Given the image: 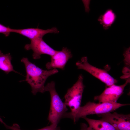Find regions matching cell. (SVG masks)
<instances>
[{"mask_svg":"<svg viewBox=\"0 0 130 130\" xmlns=\"http://www.w3.org/2000/svg\"><path fill=\"white\" fill-rule=\"evenodd\" d=\"M21 62L24 64L26 73V81L30 85L32 92L35 95L38 92H45L44 84L48 78L58 72L56 69L45 70L30 62L26 58H23Z\"/></svg>","mask_w":130,"mask_h":130,"instance_id":"1","label":"cell"},{"mask_svg":"<svg viewBox=\"0 0 130 130\" xmlns=\"http://www.w3.org/2000/svg\"><path fill=\"white\" fill-rule=\"evenodd\" d=\"M129 104H122L117 102H103L96 103L89 102L84 106H80L75 113L66 112L63 118H68L75 123L81 118L90 115L104 114L111 112L122 106L129 105Z\"/></svg>","mask_w":130,"mask_h":130,"instance_id":"2","label":"cell"},{"mask_svg":"<svg viewBox=\"0 0 130 130\" xmlns=\"http://www.w3.org/2000/svg\"><path fill=\"white\" fill-rule=\"evenodd\" d=\"M49 91L51 96V105L48 120L51 124L57 125L60 120L68 110L66 106L62 101L55 88V83L52 81L45 86V92Z\"/></svg>","mask_w":130,"mask_h":130,"instance_id":"3","label":"cell"},{"mask_svg":"<svg viewBox=\"0 0 130 130\" xmlns=\"http://www.w3.org/2000/svg\"><path fill=\"white\" fill-rule=\"evenodd\" d=\"M83 75H79L77 82L71 88H69L64 97V102L66 106L69 107L70 112H76L80 106L83 93L85 87L83 83Z\"/></svg>","mask_w":130,"mask_h":130,"instance_id":"4","label":"cell"},{"mask_svg":"<svg viewBox=\"0 0 130 130\" xmlns=\"http://www.w3.org/2000/svg\"><path fill=\"white\" fill-rule=\"evenodd\" d=\"M76 65L78 69L87 71L108 86L115 84L117 82V80L110 75L106 71L98 68L90 64L88 62L86 57H82L80 60L76 63Z\"/></svg>","mask_w":130,"mask_h":130,"instance_id":"5","label":"cell"},{"mask_svg":"<svg viewBox=\"0 0 130 130\" xmlns=\"http://www.w3.org/2000/svg\"><path fill=\"white\" fill-rule=\"evenodd\" d=\"M100 119L112 125L116 130H130V115L118 114L116 112L98 115Z\"/></svg>","mask_w":130,"mask_h":130,"instance_id":"6","label":"cell"},{"mask_svg":"<svg viewBox=\"0 0 130 130\" xmlns=\"http://www.w3.org/2000/svg\"><path fill=\"white\" fill-rule=\"evenodd\" d=\"M128 78L123 84L119 85L113 84L108 86L100 95L94 97V100L99 103L109 102L115 103L123 93L126 86L129 83Z\"/></svg>","mask_w":130,"mask_h":130,"instance_id":"7","label":"cell"},{"mask_svg":"<svg viewBox=\"0 0 130 130\" xmlns=\"http://www.w3.org/2000/svg\"><path fill=\"white\" fill-rule=\"evenodd\" d=\"M31 41L30 44H26L25 49L28 50H32L33 52L32 56L35 59H39L41 55L45 54L52 56L57 51L54 50L48 45L43 39V38L36 39Z\"/></svg>","mask_w":130,"mask_h":130,"instance_id":"8","label":"cell"},{"mask_svg":"<svg viewBox=\"0 0 130 130\" xmlns=\"http://www.w3.org/2000/svg\"><path fill=\"white\" fill-rule=\"evenodd\" d=\"M72 57L71 51L66 47H63L60 51H57L51 57V61L46 65L49 70L59 68L64 70L65 66L69 59Z\"/></svg>","mask_w":130,"mask_h":130,"instance_id":"9","label":"cell"},{"mask_svg":"<svg viewBox=\"0 0 130 130\" xmlns=\"http://www.w3.org/2000/svg\"><path fill=\"white\" fill-rule=\"evenodd\" d=\"M12 32L18 33L27 37L31 40L43 38L45 34L49 33H58L59 32L57 28L53 27L51 29L43 30L36 28H30L22 29H13Z\"/></svg>","mask_w":130,"mask_h":130,"instance_id":"10","label":"cell"},{"mask_svg":"<svg viewBox=\"0 0 130 130\" xmlns=\"http://www.w3.org/2000/svg\"><path fill=\"white\" fill-rule=\"evenodd\" d=\"M89 125L91 130H116L111 124L101 119L96 120L89 118L86 116L82 118Z\"/></svg>","mask_w":130,"mask_h":130,"instance_id":"11","label":"cell"},{"mask_svg":"<svg viewBox=\"0 0 130 130\" xmlns=\"http://www.w3.org/2000/svg\"><path fill=\"white\" fill-rule=\"evenodd\" d=\"M12 59L10 53L4 54L0 50V70L7 74L12 72L18 73L13 69L11 62Z\"/></svg>","mask_w":130,"mask_h":130,"instance_id":"12","label":"cell"},{"mask_svg":"<svg viewBox=\"0 0 130 130\" xmlns=\"http://www.w3.org/2000/svg\"><path fill=\"white\" fill-rule=\"evenodd\" d=\"M116 18V15L111 9H109L100 16L98 20L102 25L104 29L107 30L111 26Z\"/></svg>","mask_w":130,"mask_h":130,"instance_id":"13","label":"cell"},{"mask_svg":"<svg viewBox=\"0 0 130 130\" xmlns=\"http://www.w3.org/2000/svg\"><path fill=\"white\" fill-rule=\"evenodd\" d=\"M3 124L7 129L12 130H22L20 129L19 125L16 124H13L12 126H8L4 123ZM36 130H60V127H58L57 125L51 124L50 126Z\"/></svg>","mask_w":130,"mask_h":130,"instance_id":"14","label":"cell"},{"mask_svg":"<svg viewBox=\"0 0 130 130\" xmlns=\"http://www.w3.org/2000/svg\"><path fill=\"white\" fill-rule=\"evenodd\" d=\"M13 29L0 23V33L4 34L6 37L9 36L10 33L12 32Z\"/></svg>","mask_w":130,"mask_h":130,"instance_id":"15","label":"cell"},{"mask_svg":"<svg viewBox=\"0 0 130 130\" xmlns=\"http://www.w3.org/2000/svg\"><path fill=\"white\" fill-rule=\"evenodd\" d=\"M124 61L126 66H130V49H127L124 54Z\"/></svg>","mask_w":130,"mask_h":130,"instance_id":"16","label":"cell"},{"mask_svg":"<svg viewBox=\"0 0 130 130\" xmlns=\"http://www.w3.org/2000/svg\"><path fill=\"white\" fill-rule=\"evenodd\" d=\"M80 126V130H91L85 123H81Z\"/></svg>","mask_w":130,"mask_h":130,"instance_id":"17","label":"cell"},{"mask_svg":"<svg viewBox=\"0 0 130 130\" xmlns=\"http://www.w3.org/2000/svg\"><path fill=\"white\" fill-rule=\"evenodd\" d=\"M0 122L1 123H3L4 122L2 120V119L0 117Z\"/></svg>","mask_w":130,"mask_h":130,"instance_id":"18","label":"cell"}]
</instances>
